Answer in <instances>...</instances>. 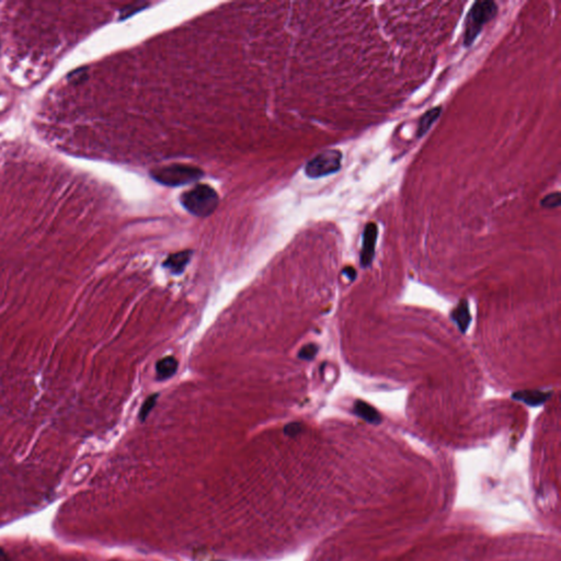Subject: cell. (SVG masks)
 I'll return each mask as SVG.
<instances>
[{"label": "cell", "instance_id": "obj_1", "mask_svg": "<svg viewBox=\"0 0 561 561\" xmlns=\"http://www.w3.org/2000/svg\"><path fill=\"white\" fill-rule=\"evenodd\" d=\"M180 201L183 207L194 216L206 217L214 213L220 203V198L212 186L199 184L185 191Z\"/></svg>", "mask_w": 561, "mask_h": 561}, {"label": "cell", "instance_id": "obj_2", "mask_svg": "<svg viewBox=\"0 0 561 561\" xmlns=\"http://www.w3.org/2000/svg\"><path fill=\"white\" fill-rule=\"evenodd\" d=\"M498 13V6L491 0H479L474 3L465 21L464 45L470 46L476 40L482 28L492 20Z\"/></svg>", "mask_w": 561, "mask_h": 561}, {"label": "cell", "instance_id": "obj_3", "mask_svg": "<svg viewBox=\"0 0 561 561\" xmlns=\"http://www.w3.org/2000/svg\"><path fill=\"white\" fill-rule=\"evenodd\" d=\"M203 176L201 169L186 165H171L152 171L156 181L170 186H179L198 181Z\"/></svg>", "mask_w": 561, "mask_h": 561}, {"label": "cell", "instance_id": "obj_4", "mask_svg": "<svg viewBox=\"0 0 561 561\" xmlns=\"http://www.w3.org/2000/svg\"><path fill=\"white\" fill-rule=\"evenodd\" d=\"M342 154L338 149H328L307 162L305 174L309 178H320L336 174L341 169Z\"/></svg>", "mask_w": 561, "mask_h": 561}, {"label": "cell", "instance_id": "obj_5", "mask_svg": "<svg viewBox=\"0 0 561 561\" xmlns=\"http://www.w3.org/2000/svg\"><path fill=\"white\" fill-rule=\"evenodd\" d=\"M378 229L374 223H369L365 226L363 232V246L361 251V264L363 268L370 267L374 255H375V245L377 240Z\"/></svg>", "mask_w": 561, "mask_h": 561}, {"label": "cell", "instance_id": "obj_6", "mask_svg": "<svg viewBox=\"0 0 561 561\" xmlns=\"http://www.w3.org/2000/svg\"><path fill=\"white\" fill-rule=\"evenodd\" d=\"M551 396L550 392L543 391H523L513 394V399L526 403L527 406L538 407L545 401H547Z\"/></svg>", "mask_w": 561, "mask_h": 561}, {"label": "cell", "instance_id": "obj_7", "mask_svg": "<svg viewBox=\"0 0 561 561\" xmlns=\"http://www.w3.org/2000/svg\"><path fill=\"white\" fill-rule=\"evenodd\" d=\"M451 319H453L454 322L458 326L459 330H461L463 333L467 331L471 321L468 301H467L466 299L461 300V303L458 304V306L453 310V313H451Z\"/></svg>", "mask_w": 561, "mask_h": 561}, {"label": "cell", "instance_id": "obj_8", "mask_svg": "<svg viewBox=\"0 0 561 561\" xmlns=\"http://www.w3.org/2000/svg\"><path fill=\"white\" fill-rule=\"evenodd\" d=\"M191 255L192 252L189 250L171 254L163 263V267L169 269L175 274H180L184 271L186 264L190 262Z\"/></svg>", "mask_w": 561, "mask_h": 561}, {"label": "cell", "instance_id": "obj_9", "mask_svg": "<svg viewBox=\"0 0 561 561\" xmlns=\"http://www.w3.org/2000/svg\"><path fill=\"white\" fill-rule=\"evenodd\" d=\"M353 410H354V414L357 417H360V418L364 419L365 421H368L369 423L379 424L381 422V416H380L379 412L373 406H371V404H369L368 402L362 401V400H357L354 403Z\"/></svg>", "mask_w": 561, "mask_h": 561}, {"label": "cell", "instance_id": "obj_10", "mask_svg": "<svg viewBox=\"0 0 561 561\" xmlns=\"http://www.w3.org/2000/svg\"><path fill=\"white\" fill-rule=\"evenodd\" d=\"M177 370H178V361L174 356L163 357L161 358V360H159L157 362V365H156V373H157V377L160 380H165L170 378L171 376H174Z\"/></svg>", "mask_w": 561, "mask_h": 561}, {"label": "cell", "instance_id": "obj_11", "mask_svg": "<svg viewBox=\"0 0 561 561\" xmlns=\"http://www.w3.org/2000/svg\"><path fill=\"white\" fill-rule=\"evenodd\" d=\"M441 112H442V107L441 106H435V107L431 109V110L426 111L423 114V116L421 118V120L419 122V126H418V130H417V136L419 138L423 137L427 133V131L431 128V126L433 125V123L440 118Z\"/></svg>", "mask_w": 561, "mask_h": 561}, {"label": "cell", "instance_id": "obj_12", "mask_svg": "<svg viewBox=\"0 0 561 561\" xmlns=\"http://www.w3.org/2000/svg\"><path fill=\"white\" fill-rule=\"evenodd\" d=\"M542 206L545 208H556L561 204V194L560 192H555L548 194L542 200Z\"/></svg>", "mask_w": 561, "mask_h": 561}, {"label": "cell", "instance_id": "obj_13", "mask_svg": "<svg viewBox=\"0 0 561 561\" xmlns=\"http://www.w3.org/2000/svg\"><path fill=\"white\" fill-rule=\"evenodd\" d=\"M318 352V347L315 344H307L300 349L298 357L304 361H311L314 360L316 354Z\"/></svg>", "mask_w": 561, "mask_h": 561}, {"label": "cell", "instance_id": "obj_14", "mask_svg": "<svg viewBox=\"0 0 561 561\" xmlns=\"http://www.w3.org/2000/svg\"><path fill=\"white\" fill-rule=\"evenodd\" d=\"M157 398H158V395H153L150 396L149 398H148L144 404L142 409H140V414H139V417H140V420H145L147 418V416L149 415V412L154 409L155 404H156V401H157Z\"/></svg>", "mask_w": 561, "mask_h": 561}, {"label": "cell", "instance_id": "obj_15", "mask_svg": "<svg viewBox=\"0 0 561 561\" xmlns=\"http://www.w3.org/2000/svg\"><path fill=\"white\" fill-rule=\"evenodd\" d=\"M301 431V424L299 423H290L284 428V432L288 436H295Z\"/></svg>", "mask_w": 561, "mask_h": 561}, {"label": "cell", "instance_id": "obj_16", "mask_svg": "<svg viewBox=\"0 0 561 561\" xmlns=\"http://www.w3.org/2000/svg\"><path fill=\"white\" fill-rule=\"evenodd\" d=\"M342 273L347 275L350 280H354L356 278V271L352 267H347L343 271H342Z\"/></svg>", "mask_w": 561, "mask_h": 561}, {"label": "cell", "instance_id": "obj_17", "mask_svg": "<svg viewBox=\"0 0 561 561\" xmlns=\"http://www.w3.org/2000/svg\"><path fill=\"white\" fill-rule=\"evenodd\" d=\"M0 561H8V558L6 556V552L3 548H0Z\"/></svg>", "mask_w": 561, "mask_h": 561}]
</instances>
